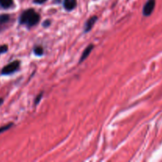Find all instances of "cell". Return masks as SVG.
I'll use <instances>...</instances> for the list:
<instances>
[{
    "instance_id": "1",
    "label": "cell",
    "mask_w": 162,
    "mask_h": 162,
    "mask_svg": "<svg viewBox=\"0 0 162 162\" xmlns=\"http://www.w3.org/2000/svg\"><path fill=\"white\" fill-rule=\"evenodd\" d=\"M40 15L39 14L35 11L32 9H29L26 10L21 14L19 18V23L21 25H26L29 27L34 26L39 22L40 21Z\"/></svg>"
},
{
    "instance_id": "2",
    "label": "cell",
    "mask_w": 162,
    "mask_h": 162,
    "mask_svg": "<svg viewBox=\"0 0 162 162\" xmlns=\"http://www.w3.org/2000/svg\"><path fill=\"white\" fill-rule=\"evenodd\" d=\"M20 67V62L18 60H15V61H13L11 63H10L9 64H7V66L2 68V71H1V74L2 75H8L14 73L16 70H17V69Z\"/></svg>"
},
{
    "instance_id": "3",
    "label": "cell",
    "mask_w": 162,
    "mask_h": 162,
    "mask_svg": "<svg viewBox=\"0 0 162 162\" xmlns=\"http://www.w3.org/2000/svg\"><path fill=\"white\" fill-rule=\"evenodd\" d=\"M155 0H149L143 7V11H142L143 15L145 16V17H148V16H150V14H152L154 7H155Z\"/></svg>"
},
{
    "instance_id": "4",
    "label": "cell",
    "mask_w": 162,
    "mask_h": 162,
    "mask_svg": "<svg viewBox=\"0 0 162 162\" xmlns=\"http://www.w3.org/2000/svg\"><path fill=\"white\" fill-rule=\"evenodd\" d=\"M97 16H93L91 18H89V20L85 22V28H84L85 32H89V31L91 30V29H92L93 26H94V24H95V22L97 21Z\"/></svg>"
},
{
    "instance_id": "5",
    "label": "cell",
    "mask_w": 162,
    "mask_h": 162,
    "mask_svg": "<svg viewBox=\"0 0 162 162\" xmlns=\"http://www.w3.org/2000/svg\"><path fill=\"white\" fill-rule=\"evenodd\" d=\"M76 5H77L76 0H64V2H63L64 8L67 10H69V11L74 9Z\"/></svg>"
},
{
    "instance_id": "6",
    "label": "cell",
    "mask_w": 162,
    "mask_h": 162,
    "mask_svg": "<svg viewBox=\"0 0 162 162\" xmlns=\"http://www.w3.org/2000/svg\"><path fill=\"white\" fill-rule=\"evenodd\" d=\"M10 16L9 14H0V31L2 30L4 26L10 21Z\"/></svg>"
},
{
    "instance_id": "7",
    "label": "cell",
    "mask_w": 162,
    "mask_h": 162,
    "mask_svg": "<svg viewBox=\"0 0 162 162\" xmlns=\"http://www.w3.org/2000/svg\"><path fill=\"white\" fill-rule=\"evenodd\" d=\"M93 48V45H89L87 48H85V50H84V51L82 52V56H81L80 60H79V63H82V62H83L85 59L89 56V54H90V52L92 51Z\"/></svg>"
},
{
    "instance_id": "8",
    "label": "cell",
    "mask_w": 162,
    "mask_h": 162,
    "mask_svg": "<svg viewBox=\"0 0 162 162\" xmlns=\"http://www.w3.org/2000/svg\"><path fill=\"white\" fill-rule=\"evenodd\" d=\"M13 5V0H0V7L3 9L10 8Z\"/></svg>"
},
{
    "instance_id": "9",
    "label": "cell",
    "mask_w": 162,
    "mask_h": 162,
    "mask_svg": "<svg viewBox=\"0 0 162 162\" xmlns=\"http://www.w3.org/2000/svg\"><path fill=\"white\" fill-rule=\"evenodd\" d=\"M34 53H35V54H36V55H43V53H44V49H43L42 47H40V46L35 47Z\"/></svg>"
},
{
    "instance_id": "10",
    "label": "cell",
    "mask_w": 162,
    "mask_h": 162,
    "mask_svg": "<svg viewBox=\"0 0 162 162\" xmlns=\"http://www.w3.org/2000/svg\"><path fill=\"white\" fill-rule=\"evenodd\" d=\"M13 125H14V123H9V124L5 125V126H1V127H0V134L2 133V132H4V131H7V130L10 129V128Z\"/></svg>"
},
{
    "instance_id": "11",
    "label": "cell",
    "mask_w": 162,
    "mask_h": 162,
    "mask_svg": "<svg viewBox=\"0 0 162 162\" xmlns=\"http://www.w3.org/2000/svg\"><path fill=\"white\" fill-rule=\"evenodd\" d=\"M7 51H8V46L7 45H3L0 46V55L6 53Z\"/></svg>"
},
{
    "instance_id": "12",
    "label": "cell",
    "mask_w": 162,
    "mask_h": 162,
    "mask_svg": "<svg viewBox=\"0 0 162 162\" xmlns=\"http://www.w3.org/2000/svg\"><path fill=\"white\" fill-rule=\"evenodd\" d=\"M42 96H43V93H40L37 97H36V100H35V105H37V104H39V102H40V101Z\"/></svg>"
},
{
    "instance_id": "13",
    "label": "cell",
    "mask_w": 162,
    "mask_h": 162,
    "mask_svg": "<svg viewBox=\"0 0 162 162\" xmlns=\"http://www.w3.org/2000/svg\"><path fill=\"white\" fill-rule=\"evenodd\" d=\"M47 0H33V2H35V3H37V4H42L44 3V2H46Z\"/></svg>"
},
{
    "instance_id": "14",
    "label": "cell",
    "mask_w": 162,
    "mask_h": 162,
    "mask_svg": "<svg viewBox=\"0 0 162 162\" xmlns=\"http://www.w3.org/2000/svg\"><path fill=\"white\" fill-rule=\"evenodd\" d=\"M43 26H45V27H48V26H50V21H48V20L45 21V23H44V24H43Z\"/></svg>"
},
{
    "instance_id": "15",
    "label": "cell",
    "mask_w": 162,
    "mask_h": 162,
    "mask_svg": "<svg viewBox=\"0 0 162 162\" xmlns=\"http://www.w3.org/2000/svg\"><path fill=\"white\" fill-rule=\"evenodd\" d=\"M3 103V99L2 98H0V105Z\"/></svg>"
}]
</instances>
